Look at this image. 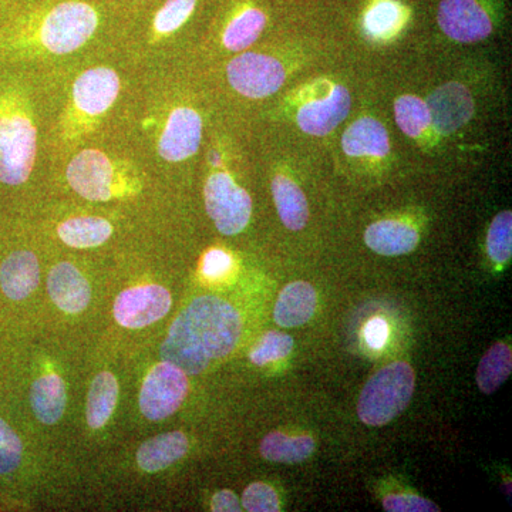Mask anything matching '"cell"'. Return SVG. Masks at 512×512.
I'll use <instances>...</instances> for the list:
<instances>
[{"label":"cell","instance_id":"6da1fadb","mask_svg":"<svg viewBox=\"0 0 512 512\" xmlns=\"http://www.w3.org/2000/svg\"><path fill=\"white\" fill-rule=\"evenodd\" d=\"M241 333V316L231 303L201 296L174 320L161 356L185 375H198L237 348Z\"/></svg>","mask_w":512,"mask_h":512},{"label":"cell","instance_id":"7a4b0ae2","mask_svg":"<svg viewBox=\"0 0 512 512\" xmlns=\"http://www.w3.org/2000/svg\"><path fill=\"white\" fill-rule=\"evenodd\" d=\"M414 386L416 377L409 363H390L366 383L357 402V416L366 426H386L409 406Z\"/></svg>","mask_w":512,"mask_h":512},{"label":"cell","instance_id":"3957f363","mask_svg":"<svg viewBox=\"0 0 512 512\" xmlns=\"http://www.w3.org/2000/svg\"><path fill=\"white\" fill-rule=\"evenodd\" d=\"M36 151V127L28 116L22 113L0 116V183H26L35 165Z\"/></svg>","mask_w":512,"mask_h":512},{"label":"cell","instance_id":"277c9868","mask_svg":"<svg viewBox=\"0 0 512 512\" xmlns=\"http://www.w3.org/2000/svg\"><path fill=\"white\" fill-rule=\"evenodd\" d=\"M99 15L83 2H64L50 10L40 26L42 45L55 55H69L96 32Z\"/></svg>","mask_w":512,"mask_h":512},{"label":"cell","instance_id":"5b68a950","mask_svg":"<svg viewBox=\"0 0 512 512\" xmlns=\"http://www.w3.org/2000/svg\"><path fill=\"white\" fill-rule=\"evenodd\" d=\"M205 207L215 227L224 235H237L247 228L252 214V200L231 175H211L205 184Z\"/></svg>","mask_w":512,"mask_h":512},{"label":"cell","instance_id":"8992f818","mask_svg":"<svg viewBox=\"0 0 512 512\" xmlns=\"http://www.w3.org/2000/svg\"><path fill=\"white\" fill-rule=\"evenodd\" d=\"M187 393V375L180 367L163 360L151 369L141 387V413L148 420L167 419L180 409Z\"/></svg>","mask_w":512,"mask_h":512},{"label":"cell","instance_id":"52a82bcc","mask_svg":"<svg viewBox=\"0 0 512 512\" xmlns=\"http://www.w3.org/2000/svg\"><path fill=\"white\" fill-rule=\"evenodd\" d=\"M228 80L242 96L264 99L285 83V69L279 60L259 53H244L228 64Z\"/></svg>","mask_w":512,"mask_h":512},{"label":"cell","instance_id":"ba28073f","mask_svg":"<svg viewBox=\"0 0 512 512\" xmlns=\"http://www.w3.org/2000/svg\"><path fill=\"white\" fill-rule=\"evenodd\" d=\"M170 309L171 295L163 286H137L117 296L114 318L123 328L141 329L163 319Z\"/></svg>","mask_w":512,"mask_h":512},{"label":"cell","instance_id":"9c48e42d","mask_svg":"<svg viewBox=\"0 0 512 512\" xmlns=\"http://www.w3.org/2000/svg\"><path fill=\"white\" fill-rule=\"evenodd\" d=\"M66 177L80 197L89 201H109L116 171L106 154L99 150H84L70 161Z\"/></svg>","mask_w":512,"mask_h":512},{"label":"cell","instance_id":"30bf717a","mask_svg":"<svg viewBox=\"0 0 512 512\" xmlns=\"http://www.w3.org/2000/svg\"><path fill=\"white\" fill-rule=\"evenodd\" d=\"M437 20L456 42H481L493 32V22L477 0H441Z\"/></svg>","mask_w":512,"mask_h":512},{"label":"cell","instance_id":"8fae6325","mask_svg":"<svg viewBox=\"0 0 512 512\" xmlns=\"http://www.w3.org/2000/svg\"><path fill=\"white\" fill-rule=\"evenodd\" d=\"M202 120L190 107H178L168 117L158 141V153L165 161L180 163L194 156L200 148Z\"/></svg>","mask_w":512,"mask_h":512},{"label":"cell","instance_id":"7c38bea8","mask_svg":"<svg viewBox=\"0 0 512 512\" xmlns=\"http://www.w3.org/2000/svg\"><path fill=\"white\" fill-rule=\"evenodd\" d=\"M119 93V74L109 67H94L74 82L73 103L80 113L97 117L113 106Z\"/></svg>","mask_w":512,"mask_h":512},{"label":"cell","instance_id":"4fadbf2b","mask_svg":"<svg viewBox=\"0 0 512 512\" xmlns=\"http://www.w3.org/2000/svg\"><path fill=\"white\" fill-rule=\"evenodd\" d=\"M430 121L443 136L456 133L466 126L474 114L471 93L460 83H447L434 90L429 100Z\"/></svg>","mask_w":512,"mask_h":512},{"label":"cell","instance_id":"5bb4252c","mask_svg":"<svg viewBox=\"0 0 512 512\" xmlns=\"http://www.w3.org/2000/svg\"><path fill=\"white\" fill-rule=\"evenodd\" d=\"M350 94L343 86L333 87L326 99L311 101L298 111V124L302 131L311 136H326L348 117Z\"/></svg>","mask_w":512,"mask_h":512},{"label":"cell","instance_id":"9a60e30c","mask_svg":"<svg viewBox=\"0 0 512 512\" xmlns=\"http://www.w3.org/2000/svg\"><path fill=\"white\" fill-rule=\"evenodd\" d=\"M47 291L57 308L66 313L83 312L92 299L89 282L69 262H60L50 271Z\"/></svg>","mask_w":512,"mask_h":512},{"label":"cell","instance_id":"2e32d148","mask_svg":"<svg viewBox=\"0 0 512 512\" xmlns=\"http://www.w3.org/2000/svg\"><path fill=\"white\" fill-rule=\"evenodd\" d=\"M39 282L40 266L33 252H13L0 266V286L12 301H23L28 298Z\"/></svg>","mask_w":512,"mask_h":512},{"label":"cell","instance_id":"e0dca14e","mask_svg":"<svg viewBox=\"0 0 512 512\" xmlns=\"http://www.w3.org/2000/svg\"><path fill=\"white\" fill-rule=\"evenodd\" d=\"M318 295L308 282L298 281L286 285L279 293L274 309V319L282 328H299L306 325L316 312Z\"/></svg>","mask_w":512,"mask_h":512},{"label":"cell","instance_id":"ac0fdd59","mask_svg":"<svg viewBox=\"0 0 512 512\" xmlns=\"http://www.w3.org/2000/svg\"><path fill=\"white\" fill-rule=\"evenodd\" d=\"M367 247L383 256L410 254L419 245V234L410 225L399 221H379L367 227Z\"/></svg>","mask_w":512,"mask_h":512},{"label":"cell","instance_id":"d6986e66","mask_svg":"<svg viewBox=\"0 0 512 512\" xmlns=\"http://www.w3.org/2000/svg\"><path fill=\"white\" fill-rule=\"evenodd\" d=\"M342 147L350 157H384L390 151L389 134L379 121L363 117L345 131Z\"/></svg>","mask_w":512,"mask_h":512},{"label":"cell","instance_id":"ffe728a7","mask_svg":"<svg viewBox=\"0 0 512 512\" xmlns=\"http://www.w3.org/2000/svg\"><path fill=\"white\" fill-rule=\"evenodd\" d=\"M188 451V439L181 431L160 434L141 444L137 451V463L146 473L165 470Z\"/></svg>","mask_w":512,"mask_h":512},{"label":"cell","instance_id":"44dd1931","mask_svg":"<svg viewBox=\"0 0 512 512\" xmlns=\"http://www.w3.org/2000/svg\"><path fill=\"white\" fill-rule=\"evenodd\" d=\"M272 195L279 218L291 231H301L309 218L308 201L301 188L284 175H276L272 181Z\"/></svg>","mask_w":512,"mask_h":512},{"label":"cell","instance_id":"7402d4cb","mask_svg":"<svg viewBox=\"0 0 512 512\" xmlns=\"http://www.w3.org/2000/svg\"><path fill=\"white\" fill-rule=\"evenodd\" d=\"M66 400V386L57 375L40 377L30 392L33 413L43 424H55L62 419Z\"/></svg>","mask_w":512,"mask_h":512},{"label":"cell","instance_id":"603a6c76","mask_svg":"<svg viewBox=\"0 0 512 512\" xmlns=\"http://www.w3.org/2000/svg\"><path fill=\"white\" fill-rule=\"evenodd\" d=\"M59 237L72 248L100 247L113 234L109 221L100 217H76L60 225Z\"/></svg>","mask_w":512,"mask_h":512},{"label":"cell","instance_id":"cb8c5ba5","mask_svg":"<svg viewBox=\"0 0 512 512\" xmlns=\"http://www.w3.org/2000/svg\"><path fill=\"white\" fill-rule=\"evenodd\" d=\"M119 383L110 372L96 376L87 397V423L92 429H101L117 406Z\"/></svg>","mask_w":512,"mask_h":512},{"label":"cell","instance_id":"d4e9b609","mask_svg":"<svg viewBox=\"0 0 512 512\" xmlns=\"http://www.w3.org/2000/svg\"><path fill=\"white\" fill-rule=\"evenodd\" d=\"M315 448L316 444L312 437H289L284 433L274 431L265 436L259 450H261L262 457L272 463L296 464L311 457Z\"/></svg>","mask_w":512,"mask_h":512},{"label":"cell","instance_id":"484cf974","mask_svg":"<svg viewBox=\"0 0 512 512\" xmlns=\"http://www.w3.org/2000/svg\"><path fill=\"white\" fill-rule=\"evenodd\" d=\"M512 372L510 346L497 343L481 359L477 369V384L484 394H493L500 389Z\"/></svg>","mask_w":512,"mask_h":512},{"label":"cell","instance_id":"4316f807","mask_svg":"<svg viewBox=\"0 0 512 512\" xmlns=\"http://www.w3.org/2000/svg\"><path fill=\"white\" fill-rule=\"evenodd\" d=\"M266 25L264 12L259 9H245L231 20L224 32V46L231 52H242L254 45Z\"/></svg>","mask_w":512,"mask_h":512},{"label":"cell","instance_id":"83f0119b","mask_svg":"<svg viewBox=\"0 0 512 512\" xmlns=\"http://www.w3.org/2000/svg\"><path fill=\"white\" fill-rule=\"evenodd\" d=\"M397 126L406 136L419 137L430 126L429 107L416 96H403L394 103Z\"/></svg>","mask_w":512,"mask_h":512},{"label":"cell","instance_id":"f1b7e54d","mask_svg":"<svg viewBox=\"0 0 512 512\" xmlns=\"http://www.w3.org/2000/svg\"><path fill=\"white\" fill-rule=\"evenodd\" d=\"M487 251L498 264L510 261L512 255V212H500L488 229Z\"/></svg>","mask_w":512,"mask_h":512},{"label":"cell","instance_id":"f546056e","mask_svg":"<svg viewBox=\"0 0 512 512\" xmlns=\"http://www.w3.org/2000/svg\"><path fill=\"white\" fill-rule=\"evenodd\" d=\"M293 342L291 335H286L282 332L265 333L262 339L256 343L254 350H252L249 359L256 366H265L268 363L278 362V360L285 359L291 355L293 350Z\"/></svg>","mask_w":512,"mask_h":512},{"label":"cell","instance_id":"4dcf8cb0","mask_svg":"<svg viewBox=\"0 0 512 512\" xmlns=\"http://www.w3.org/2000/svg\"><path fill=\"white\" fill-rule=\"evenodd\" d=\"M402 8L392 0H382L370 8L365 18L367 32L372 36H387L402 22Z\"/></svg>","mask_w":512,"mask_h":512},{"label":"cell","instance_id":"1f68e13d","mask_svg":"<svg viewBox=\"0 0 512 512\" xmlns=\"http://www.w3.org/2000/svg\"><path fill=\"white\" fill-rule=\"evenodd\" d=\"M195 5L197 0H167L154 19V30L160 36H167L180 29L194 12Z\"/></svg>","mask_w":512,"mask_h":512},{"label":"cell","instance_id":"d6a6232c","mask_svg":"<svg viewBox=\"0 0 512 512\" xmlns=\"http://www.w3.org/2000/svg\"><path fill=\"white\" fill-rule=\"evenodd\" d=\"M22 441L9 424L0 419V474L16 470L22 460Z\"/></svg>","mask_w":512,"mask_h":512},{"label":"cell","instance_id":"836d02e7","mask_svg":"<svg viewBox=\"0 0 512 512\" xmlns=\"http://www.w3.org/2000/svg\"><path fill=\"white\" fill-rule=\"evenodd\" d=\"M242 507L249 512L279 511V497L271 485L254 483L242 495Z\"/></svg>","mask_w":512,"mask_h":512},{"label":"cell","instance_id":"e575fe53","mask_svg":"<svg viewBox=\"0 0 512 512\" xmlns=\"http://www.w3.org/2000/svg\"><path fill=\"white\" fill-rule=\"evenodd\" d=\"M384 511L387 512H437L440 507L427 498L414 494H394L383 500Z\"/></svg>","mask_w":512,"mask_h":512},{"label":"cell","instance_id":"d590c367","mask_svg":"<svg viewBox=\"0 0 512 512\" xmlns=\"http://www.w3.org/2000/svg\"><path fill=\"white\" fill-rule=\"evenodd\" d=\"M232 266L231 256L221 249H211L204 256L202 261V272L208 278H220V276L227 274Z\"/></svg>","mask_w":512,"mask_h":512},{"label":"cell","instance_id":"8d00e7d4","mask_svg":"<svg viewBox=\"0 0 512 512\" xmlns=\"http://www.w3.org/2000/svg\"><path fill=\"white\" fill-rule=\"evenodd\" d=\"M367 345L372 349H382L389 339V326L382 318H373L367 322L363 330Z\"/></svg>","mask_w":512,"mask_h":512},{"label":"cell","instance_id":"74e56055","mask_svg":"<svg viewBox=\"0 0 512 512\" xmlns=\"http://www.w3.org/2000/svg\"><path fill=\"white\" fill-rule=\"evenodd\" d=\"M211 510L215 512H238L241 511V504L237 494L229 490L218 491L211 501Z\"/></svg>","mask_w":512,"mask_h":512}]
</instances>
